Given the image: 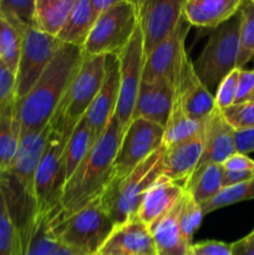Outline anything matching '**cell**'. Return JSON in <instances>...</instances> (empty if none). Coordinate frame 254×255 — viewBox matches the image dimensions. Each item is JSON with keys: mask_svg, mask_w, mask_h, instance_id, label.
Here are the masks:
<instances>
[{"mask_svg": "<svg viewBox=\"0 0 254 255\" xmlns=\"http://www.w3.org/2000/svg\"><path fill=\"white\" fill-rule=\"evenodd\" d=\"M222 114L236 131L254 128V101L233 105Z\"/></svg>", "mask_w": 254, "mask_h": 255, "instance_id": "8d00e7d4", "label": "cell"}, {"mask_svg": "<svg viewBox=\"0 0 254 255\" xmlns=\"http://www.w3.org/2000/svg\"><path fill=\"white\" fill-rule=\"evenodd\" d=\"M173 104L191 119L204 121L214 111V96L199 80L188 52L173 81Z\"/></svg>", "mask_w": 254, "mask_h": 255, "instance_id": "5bb4252c", "label": "cell"}, {"mask_svg": "<svg viewBox=\"0 0 254 255\" xmlns=\"http://www.w3.org/2000/svg\"><path fill=\"white\" fill-rule=\"evenodd\" d=\"M254 178V172H234V171H224L223 181H222V188H228V187L237 186V184L244 183Z\"/></svg>", "mask_w": 254, "mask_h": 255, "instance_id": "ee69618b", "label": "cell"}, {"mask_svg": "<svg viewBox=\"0 0 254 255\" xmlns=\"http://www.w3.org/2000/svg\"><path fill=\"white\" fill-rule=\"evenodd\" d=\"M239 51L236 69H243L254 56V7L251 1H243L241 9Z\"/></svg>", "mask_w": 254, "mask_h": 255, "instance_id": "1f68e13d", "label": "cell"}, {"mask_svg": "<svg viewBox=\"0 0 254 255\" xmlns=\"http://www.w3.org/2000/svg\"><path fill=\"white\" fill-rule=\"evenodd\" d=\"M124 133V128L114 116L102 136L65 183L59 203L50 214L51 228L101 196L114 176V163Z\"/></svg>", "mask_w": 254, "mask_h": 255, "instance_id": "6da1fadb", "label": "cell"}, {"mask_svg": "<svg viewBox=\"0 0 254 255\" xmlns=\"http://www.w3.org/2000/svg\"><path fill=\"white\" fill-rule=\"evenodd\" d=\"M188 30L189 24L182 16L173 34L144 57L142 81H168L173 85L174 77L187 54L184 44Z\"/></svg>", "mask_w": 254, "mask_h": 255, "instance_id": "4fadbf2b", "label": "cell"}, {"mask_svg": "<svg viewBox=\"0 0 254 255\" xmlns=\"http://www.w3.org/2000/svg\"><path fill=\"white\" fill-rule=\"evenodd\" d=\"M179 201L151 227L156 255H187L191 244L184 241L178 223Z\"/></svg>", "mask_w": 254, "mask_h": 255, "instance_id": "603a6c76", "label": "cell"}, {"mask_svg": "<svg viewBox=\"0 0 254 255\" xmlns=\"http://www.w3.org/2000/svg\"><path fill=\"white\" fill-rule=\"evenodd\" d=\"M241 12L209 30L208 40L201 55L194 62V70L199 80L211 91L231 71L236 69L239 51Z\"/></svg>", "mask_w": 254, "mask_h": 255, "instance_id": "8992f818", "label": "cell"}, {"mask_svg": "<svg viewBox=\"0 0 254 255\" xmlns=\"http://www.w3.org/2000/svg\"><path fill=\"white\" fill-rule=\"evenodd\" d=\"M75 126L76 125L70 124L57 112L50 121L49 138L34 181V199L37 213L51 214L59 203L62 192L59 182L62 158Z\"/></svg>", "mask_w": 254, "mask_h": 255, "instance_id": "277c9868", "label": "cell"}, {"mask_svg": "<svg viewBox=\"0 0 254 255\" xmlns=\"http://www.w3.org/2000/svg\"><path fill=\"white\" fill-rule=\"evenodd\" d=\"M96 255H156L151 231L139 221L115 226Z\"/></svg>", "mask_w": 254, "mask_h": 255, "instance_id": "ac0fdd59", "label": "cell"}, {"mask_svg": "<svg viewBox=\"0 0 254 255\" xmlns=\"http://www.w3.org/2000/svg\"><path fill=\"white\" fill-rule=\"evenodd\" d=\"M231 255H254V231L231 244Z\"/></svg>", "mask_w": 254, "mask_h": 255, "instance_id": "7bdbcfd3", "label": "cell"}, {"mask_svg": "<svg viewBox=\"0 0 254 255\" xmlns=\"http://www.w3.org/2000/svg\"><path fill=\"white\" fill-rule=\"evenodd\" d=\"M184 193L183 184L161 176L147 188L142 197L137 221L149 227L171 211Z\"/></svg>", "mask_w": 254, "mask_h": 255, "instance_id": "ffe728a7", "label": "cell"}, {"mask_svg": "<svg viewBox=\"0 0 254 255\" xmlns=\"http://www.w3.org/2000/svg\"><path fill=\"white\" fill-rule=\"evenodd\" d=\"M49 134L50 124L41 131H32L21 134L16 153L6 171L14 177L15 181L32 199H34L35 174L40 159L44 154Z\"/></svg>", "mask_w": 254, "mask_h": 255, "instance_id": "2e32d148", "label": "cell"}, {"mask_svg": "<svg viewBox=\"0 0 254 255\" xmlns=\"http://www.w3.org/2000/svg\"><path fill=\"white\" fill-rule=\"evenodd\" d=\"M116 57L120 64V92L115 116L125 131L132 121L143 74L144 52L139 26L126 47Z\"/></svg>", "mask_w": 254, "mask_h": 255, "instance_id": "8fae6325", "label": "cell"}, {"mask_svg": "<svg viewBox=\"0 0 254 255\" xmlns=\"http://www.w3.org/2000/svg\"><path fill=\"white\" fill-rule=\"evenodd\" d=\"M237 153L247 154L254 152V128L236 131L234 133Z\"/></svg>", "mask_w": 254, "mask_h": 255, "instance_id": "b9f144b4", "label": "cell"}, {"mask_svg": "<svg viewBox=\"0 0 254 255\" xmlns=\"http://www.w3.org/2000/svg\"><path fill=\"white\" fill-rule=\"evenodd\" d=\"M234 133L236 129L227 122L223 114L219 110L214 109V111L206 120L203 153L196 169L211 163L223 164L229 157L233 156L237 152Z\"/></svg>", "mask_w": 254, "mask_h": 255, "instance_id": "e0dca14e", "label": "cell"}, {"mask_svg": "<svg viewBox=\"0 0 254 255\" xmlns=\"http://www.w3.org/2000/svg\"><path fill=\"white\" fill-rule=\"evenodd\" d=\"M61 44L59 39L49 36L34 26L27 29L22 36L21 52L15 74V101L22 100L31 91Z\"/></svg>", "mask_w": 254, "mask_h": 255, "instance_id": "9c48e42d", "label": "cell"}, {"mask_svg": "<svg viewBox=\"0 0 254 255\" xmlns=\"http://www.w3.org/2000/svg\"><path fill=\"white\" fill-rule=\"evenodd\" d=\"M252 61H253V64H254V56H253V59H252ZM254 70V69H253Z\"/></svg>", "mask_w": 254, "mask_h": 255, "instance_id": "681fc988", "label": "cell"}, {"mask_svg": "<svg viewBox=\"0 0 254 255\" xmlns=\"http://www.w3.org/2000/svg\"><path fill=\"white\" fill-rule=\"evenodd\" d=\"M16 102L0 112V173L9 169L20 142V124Z\"/></svg>", "mask_w": 254, "mask_h": 255, "instance_id": "f1b7e54d", "label": "cell"}, {"mask_svg": "<svg viewBox=\"0 0 254 255\" xmlns=\"http://www.w3.org/2000/svg\"><path fill=\"white\" fill-rule=\"evenodd\" d=\"M204 133V132H203ZM203 134L171 147H163L162 176L177 183L184 182L192 176L203 153Z\"/></svg>", "mask_w": 254, "mask_h": 255, "instance_id": "44dd1931", "label": "cell"}, {"mask_svg": "<svg viewBox=\"0 0 254 255\" xmlns=\"http://www.w3.org/2000/svg\"><path fill=\"white\" fill-rule=\"evenodd\" d=\"M82 47L61 44L31 91L16 102L20 136L41 131L51 121L82 60Z\"/></svg>", "mask_w": 254, "mask_h": 255, "instance_id": "7a4b0ae2", "label": "cell"}, {"mask_svg": "<svg viewBox=\"0 0 254 255\" xmlns=\"http://www.w3.org/2000/svg\"><path fill=\"white\" fill-rule=\"evenodd\" d=\"M16 76L5 64L0 61V112L15 104Z\"/></svg>", "mask_w": 254, "mask_h": 255, "instance_id": "74e56055", "label": "cell"}, {"mask_svg": "<svg viewBox=\"0 0 254 255\" xmlns=\"http://www.w3.org/2000/svg\"><path fill=\"white\" fill-rule=\"evenodd\" d=\"M254 96V70H239L238 86L234 105L246 104L253 100Z\"/></svg>", "mask_w": 254, "mask_h": 255, "instance_id": "f35d334b", "label": "cell"}, {"mask_svg": "<svg viewBox=\"0 0 254 255\" xmlns=\"http://www.w3.org/2000/svg\"><path fill=\"white\" fill-rule=\"evenodd\" d=\"M183 0H144L137 1L138 26L143 41L144 57L176 30L182 12Z\"/></svg>", "mask_w": 254, "mask_h": 255, "instance_id": "7c38bea8", "label": "cell"}, {"mask_svg": "<svg viewBox=\"0 0 254 255\" xmlns=\"http://www.w3.org/2000/svg\"><path fill=\"white\" fill-rule=\"evenodd\" d=\"M96 143L90 126L87 125L86 120L82 117L75 128L72 129L70 138L67 141L66 147H65L64 158H62L61 171H60V186L64 188L65 183L70 178L75 169L77 168L87 152L91 149V147Z\"/></svg>", "mask_w": 254, "mask_h": 255, "instance_id": "d4e9b609", "label": "cell"}, {"mask_svg": "<svg viewBox=\"0 0 254 255\" xmlns=\"http://www.w3.org/2000/svg\"><path fill=\"white\" fill-rule=\"evenodd\" d=\"M0 5H1V0H0Z\"/></svg>", "mask_w": 254, "mask_h": 255, "instance_id": "f907efd6", "label": "cell"}, {"mask_svg": "<svg viewBox=\"0 0 254 255\" xmlns=\"http://www.w3.org/2000/svg\"><path fill=\"white\" fill-rule=\"evenodd\" d=\"M75 2L76 0H35L32 26L57 39L69 20Z\"/></svg>", "mask_w": 254, "mask_h": 255, "instance_id": "cb8c5ba5", "label": "cell"}, {"mask_svg": "<svg viewBox=\"0 0 254 255\" xmlns=\"http://www.w3.org/2000/svg\"><path fill=\"white\" fill-rule=\"evenodd\" d=\"M55 255H74V254H72L70 251H67L66 248H64L62 246H60L59 249L56 251V253H55Z\"/></svg>", "mask_w": 254, "mask_h": 255, "instance_id": "bcb514c9", "label": "cell"}, {"mask_svg": "<svg viewBox=\"0 0 254 255\" xmlns=\"http://www.w3.org/2000/svg\"><path fill=\"white\" fill-rule=\"evenodd\" d=\"M97 17L99 16L92 9L91 0H76L69 20L57 39L62 44L84 47Z\"/></svg>", "mask_w": 254, "mask_h": 255, "instance_id": "484cf974", "label": "cell"}, {"mask_svg": "<svg viewBox=\"0 0 254 255\" xmlns=\"http://www.w3.org/2000/svg\"><path fill=\"white\" fill-rule=\"evenodd\" d=\"M138 27L137 1L117 0L97 17L82 51L86 55H119Z\"/></svg>", "mask_w": 254, "mask_h": 255, "instance_id": "52a82bcc", "label": "cell"}, {"mask_svg": "<svg viewBox=\"0 0 254 255\" xmlns=\"http://www.w3.org/2000/svg\"><path fill=\"white\" fill-rule=\"evenodd\" d=\"M174 89L168 81L141 82L132 119H143L164 127L172 106Z\"/></svg>", "mask_w": 254, "mask_h": 255, "instance_id": "d6986e66", "label": "cell"}, {"mask_svg": "<svg viewBox=\"0 0 254 255\" xmlns=\"http://www.w3.org/2000/svg\"><path fill=\"white\" fill-rule=\"evenodd\" d=\"M22 36L2 17H0V61L16 74L21 52Z\"/></svg>", "mask_w": 254, "mask_h": 255, "instance_id": "836d02e7", "label": "cell"}, {"mask_svg": "<svg viewBox=\"0 0 254 255\" xmlns=\"http://www.w3.org/2000/svg\"><path fill=\"white\" fill-rule=\"evenodd\" d=\"M223 172L222 164H207L192 173V176L184 182L183 188L202 206L213 199L222 191Z\"/></svg>", "mask_w": 254, "mask_h": 255, "instance_id": "4316f807", "label": "cell"}, {"mask_svg": "<svg viewBox=\"0 0 254 255\" xmlns=\"http://www.w3.org/2000/svg\"><path fill=\"white\" fill-rule=\"evenodd\" d=\"M204 126H206V120L199 121V120L191 119L184 112H182L177 105L173 104L171 115L163 127L162 146L167 148L201 136L204 132Z\"/></svg>", "mask_w": 254, "mask_h": 255, "instance_id": "83f0119b", "label": "cell"}, {"mask_svg": "<svg viewBox=\"0 0 254 255\" xmlns=\"http://www.w3.org/2000/svg\"><path fill=\"white\" fill-rule=\"evenodd\" d=\"M106 57L105 55H82L81 62L56 110L70 124L77 125L101 89L106 72Z\"/></svg>", "mask_w": 254, "mask_h": 255, "instance_id": "ba28073f", "label": "cell"}, {"mask_svg": "<svg viewBox=\"0 0 254 255\" xmlns=\"http://www.w3.org/2000/svg\"><path fill=\"white\" fill-rule=\"evenodd\" d=\"M114 228L99 197L51 229L60 246L74 255H96Z\"/></svg>", "mask_w": 254, "mask_h": 255, "instance_id": "5b68a950", "label": "cell"}, {"mask_svg": "<svg viewBox=\"0 0 254 255\" xmlns=\"http://www.w3.org/2000/svg\"><path fill=\"white\" fill-rule=\"evenodd\" d=\"M21 228L15 226L0 189V255H22Z\"/></svg>", "mask_w": 254, "mask_h": 255, "instance_id": "f546056e", "label": "cell"}, {"mask_svg": "<svg viewBox=\"0 0 254 255\" xmlns=\"http://www.w3.org/2000/svg\"><path fill=\"white\" fill-rule=\"evenodd\" d=\"M187 255H196V254H193V253H192V252L188 249V253H187Z\"/></svg>", "mask_w": 254, "mask_h": 255, "instance_id": "7dc6e473", "label": "cell"}, {"mask_svg": "<svg viewBox=\"0 0 254 255\" xmlns=\"http://www.w3.org/2000/svg\"><path fill=\"white\" fill-rule=\"evenodd\" d=\"M239 70L241 69H234L233 71L229 72L217 86L216 95H214V106L221 112L234 105L237 86H238Z\"/></svg>", "mask_w": 254, "mask_h": 255, "instance_id": "d590c367", "label": "cell"}, {"mask_svg": "<svg viewBox=\"0 0 254 255\" xmlns=\"http://www.w3.org/2000/svg\"><path fill=\"white\" fill-rule=\"evenodd\" d=\"M163 149V146L159 147L127 176L112 178L102 192L100 201L115 226L137 221L144 192L162 176Z\"/></svg>", "mask_w": 254, "mask_h": 255, "instance_id": "3957f363", "label": "cell"}, {"mask_svg": "<svg viewBox=\"0 0 254 255\" xmlns=\"http://www.w3.org/2000/svg\"><path fill=\"white\" fill-rule=\"evenodd\" d=\"M189 251L196 255H231V244L217 241H207L192 244Z\"/></svg>", "mask_w": 254, "mask_h": 255, "instance_id": "ab89813d", "label": "cell"}, {"mask_svg": "<svg viewBox=\"0 0 254 255\" xmlns=\"http://www.w3.org/2000/svg\"><path fill=\"white\" fill-rule=\"evenodd\" d=\"M243 0H183L182 12L189 25L216 29L241 9Z\"/></svg>", "mask_w": 254, "mask_h": 255, "instance_id": "7402d4cb", "label": "cell"}, {"mask_svg": "<svg viewBox=\"0 0 254 255\" xmlns=\"http://www.w3.org/2000/svg\"><path fill=\"white\" fill-rule=\"evenodd\" d=\"M224 171H234V172H254V159L249 158L247 154L234 153L229 157L223 164H222Z\"/></svg>", "mask_w": 254, "mask_h": 255, "instance_id": "60d3db41", "label": "cell"}, {"mask_svg": "<svg viewBox=\"0 0 254 255\" xmlns=\"http://www.w3.org/2000/svg\"><path fill=\"white\" fill-rule=\"evenodd\" d=\"M251 199H254V178L237 186L222 188V191L213 199L202 204V212L203 214L211 213L223 207L232 206L239 202L251 201Z\"/></svg>", "mask_w": 254, "mask_h": 255, "instance_id": "d6a6232c", "label": "cell"}, {"mask_svg": "<svg viewBox=\"0 0 254 255\" xmlns=\"http://www.w3.org/2000/svg\"><path fill=\"white\" fill-rule=\"evenodd\" d=\"M120 92V64L115 55L106 57V72L101 89L87 109L84 119L90 126L95 141L102 136L116 112Z\"/></svg>", "mask_w": 254, "mask_h": 255, "instance_id": "9a60e30c", "label": "cell"}, {"mask_svg": "<svg viewBox=\"0 0 254 255\" xmlns=\"http://www.w3.org/2000/svg\"><path fill=\"white\" fill-rule=\"evenodd\" d=\"M35 0H1L0 17L9 22L21 36L32 26Z\"/></svg>", "mask_w": 254, "mask_h": 255, "instance_id": "4dcf8cb0", "label": "cell"}, {"mask_svg": "<svg viewBox=\"0 0 254 255\" xmlns=\"http://www.w3.org/2000/svg\"><path fill=\"white\" fill-rule=\"evenodd\" d=\"M162 139L163 127L143 119H132L122 137L112 178H122L131 173L162 146Z\"/></svg>", "mask_w": 254, "mask_h": 255, "instance_id": "30bf717a", "label": "cell"}, {"mask_svg": "<svg viewBox=\"0 0 254 255\" xmlns=\"http://www.w3.org/2000/svg\"><path fill=\"white\" fill-rule=\"evenodd\" d=\"M251 2H252V5H253V7H254V0H251Z\"/></svg>", "mask_w": 254, "mask_h": 255, "instance_id": "c3c4849f", "label": "cell"}, {"mask_svg": "<svg viewBox=\"0 0 254 255\" xmlns=\"http://www.w3.org/2000/svg\"><path fill=\"white\" fill-rule=\"evenodd\" d=\"M203 212H202L201 204L197 203L188 192H186L179 199V211H178V223L181 228V233L183 236L184 241L192 246V239L197 229L201 227L202 218H203Z\"/></svg>", "mask_w": 254, "mask_h": 255, "instance_id": "e575fe53", "label": "cell"}, {"mask_svg": "<svg viewBox=\"0 0 254 255\" xmlns=\"http://www.w3.org/2000/svg\"><path fill=\"white\" fill-rule=\"evenodd\" d=\"M116 1L117 0H91V5L97 16H100V15L104 14L105 11L111 9V7L116 4Z\"/></svg>", "mask_w": 254, "mask_h": 255, "instance_id": "f6af8a7d", "label": "cell"}]
</instances>
